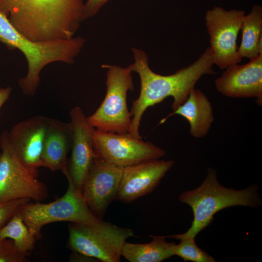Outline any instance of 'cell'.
<instances>
[{"mask_svg":"<svg viewBox=\"0 0 262 262\" xmlns=\"http://www.w3.org/2000/svg\"><path fill=\"white\" fill-rule=\"evenodd\" d=\"M134 62L128 67L137 73L141 82L138 98L132 102L130 111L131 119L129 134L141 139L139 128L143 115L150 106H154L168 97L173 98V111L187 98L199 79L205 74L215 73L210 47L195 62L174 74L162 75L153 72L148 65L147 54L143 50L131 48Z\"/></svg>","mask_w":262,"mask_h":262,"instance_id":"cell-1","label":"cell"},{"mask_svg":"<svg viewBox=\"0 0 262 262\" xmlns=\"http://www.w3.org/2000/svg\"><path fill=\"white\" fill-rule=\"evenodd\" d=\"M82 0H0V12L35 42L73 37L82 21Z\"/></svg>","mask_w":262,"mask_h":262,"instance_id":"cell-2","label":"cell"},{"mask_svg":"<svg viewBox=\"0 0 262 262\" xmlns=\"http://www.w3.org/2000/svg\"><path fill=\"white\" fill-rule=\"evenodd\" d=\"M0 42L10 49H18L24 55L28 70L26 76L19 80L18 85L24 95L33 97L39 85L44 67L56 62L72 64L85 40L78 36L55 41L33 42L20 33L0 12Z\"/></svg>","mask_w":262,"mask_h":262,"instance_id":"cell-3","label":"cell"},{"mask_svg":"<svg viewBox=\"0 0 262 262\" xmlns=\"http://www.w3.org/2000/svg\"><path fill=\"white\" fill-rule=\"evenodd\" d=\"M179 200L191 207L194 219L186 232L167 236L178 240L195 238L211 223L215 213L225 208L235 206L257 207L262 204L256 186H250L241 190L225 187L218 182L216 173L212 169H209L204 180L199 187L183 192Z\"/></svg>","mask_w":262,"mask_h":262,"instance_id":"cell-4","label":"cell"},{"mask_svg":"<svg viewBox=\"0 0 262 262\" xmlns=\"http://www.w3.org/2000/svg\"><path fill=\"white\" fill-rule=\"evenodd\" d=\"M68 246L74 252L104 262H118L124 243L134 236L131 229L122 228L100 218L85 223H71Z\"/></svg>","mask_w":262,"mask_h":262,"instance_id":"cell-5","label":"cell"},{"mask_svg":"<svg viewBox=\"0 0 262 262\" xmlns=\"http://www.w3.org/2000/svg\"><path fill=\"white\" fill-rule=\"evenodd\" d=\"M107 68L106 93L97 110L87 116L88 123L103 132L128 133L131 116L127 106V94L133 90L132 72L128 67L103 65Z\"/></svg>","mask_w":262,"mask_h":262,"instance_id":"cell-6","label":"cell"},{"mask_svg":"<svg viewBox=\"0 0 262 262\" xmlns=\"http://www.w3.org/2000/svg\"><path fill=\"white\" fill-rule=\"evenodd\" d=\"M68 180L66 193L55 201L48 203L28 202L21 205L17 212L36 240L41 238L42 228L57 222L85 223L98 218L91 212L82 192Z\"/></svg>","mask_w":262,"mask_h":262,"instance_id":"cell-7","label":"cell"},{"mask_svg":"<svg viewBox=\"0 0 262 262\" xmlns=\"http://www.w3.org/2000/svg\"><path fill=\"white\" fill-rule=\"evenodd\" d=\"M0 202L21 198L41 201L48 196L47 186L38 179V170L24 165L12 147L8 132L0 135Z\"/></svg>","mask_w":262,"mask_h":262,"instance_id":"cell-8","label":"cell"},{"mask_svg":"<svg viewBox=\"0 0 262 262\" xmlns=\"http://www.w3.org/2000/svg\"><path fill=\"white\" fill-rule=\"evenodd\" d=\"M245 15L242 10H226L221 6H215L206 12L213 61L221 69L242 61L236 42Z\"/></svg>","mask_w":262,"mask_h":262,"instance_id":"cell-9","label":"cell"},{"mask_svg":"<svg viewBox=\"0 0 262 262\" xmlns=\"http://www.w3.org/2000/svg\"><path fill=\"white\" fill-rule=\"evenodd\" d=\"M93 142L97 156L123 168L159 159L166 154L164 150L151 142L133 137L129 133L103 132L95 129Z\"/></svg>","mask_w":262,"mask_h":262,"instance_id":"cell-10","label":"cell"},{"mask_svg":"<svg viewBox=\"0 0 262 262\" xmlns=\"http://www.w3.org/2000/svg\"><path fill=\"white\" fill-rule=\"evenodd\" d=\"M123 167L110 164L96 155L85 178L81 192L93 213L102 219L116 198Z\"/></svg>","mask_w":262,"mask_h":262,"instance_id":"cell-11","label":"cell"},{"mask_svg":"<svg viewBox=\"0 0 262 262\" xmlns=\"http://www.w3.org/2000/svg\"><path fill=\"white\" fill-rule=\"evenodd\" d=\"M70 117L72 141L71 157L67 165L68 175L66 177L81 191L85 178L96 156L93 142L95 128L88 123L87 116L79 106L71 110Z\"/></svg>","mask_w":262,"mask_h":262,"instance_id":"cell-12","label":"cell"},{"mask_svg":"<svg viewBox=\"0 0 262 262\" xmlns=\"http://www.w3.org/2000/svg\"><path fill=\"white\" fill-rule=\"evenodd\" d=\"M174 163L173 160L159 159L124 167L115 198L124 203H130L150 193Z\"/></svg>","mask_w":262,"mask_h":262,"instance_id":"cell-13","label":"cell"},{"mask_svg":"<svg viewBox=\"0 0 262 262\" xmlns=\"http://www.w3.org/2000/svg\"><path fill=\"white\" fill-rule=\"evenodd\" d=\"M48 117L35 115L15 124L8 132L10 143L21 162L29 168L43 167L41 156Z\"/></svg>","mask_w":262,"mask_h":262,"instance_id":"cell-14","label":"cell"},{"mask_svg":"<svg viewBox=\"0 0 262 262\" xmlns=\"http://www.w3.org/2000/svg\"><path fill=\"white\" fill-rule=\"evenodd\" d=\"M215 81L217 90L230 98H256L262 100V54L243 65L233 64Z\"/></svg>","mask_w":262,"mask_h":262,"instance_id":"cell-15","label":"cell"},{"mask_svg":"<svg viewBox=\"0 0 262 262\" xmlns=\"http://www.w3.org/2000/svg\"><path fill=\"white\" fill-rule=\"evenodd\" d=\"M72 141L70 122L49 118L41 156L43 167L52 171L60 170L67 177V155Z\"/></svg>","mask_w":262,"mask_h":262,"instance_id":"cell-16","label":"cell"},{"mask_svg":"<svg viewBox=\"0 0 262 262\" xmlns=\"http://www.w3.org/2000/svg\"><path fill=\"white\" fill-rule=\"evenodd\" d=\"M174 115L184 117L190 124V134L196 138H201L209 132L214 120L210 101L200 90L193 89L186 100L160 123Z\"/></svg>","mask_w":262,"mask_h":262,"instance_id":"cell-17","label":"cell"},{"mask_svg":"<svg viewBox=\"0 0 262 262\" xmlns=\"http://www.w3.org/2000/svg\"><path fill=\"white\" fill-rule=\"evenodd\" d=\"M152 240L146 244L126 242L121 255L130 262H160L173 255L175 243H168L165 236H151Z\"/></svg>","mask_w":262,"mask_h":262,"instance_id":"cell-18","label":"cell"},{"mask_svg":"<svg viewBox=\"0 0 262 262\" xmlns=\"http://www.w3.org/2000/svg\"><path fill=\"white\" fill-rule=\"evenodd\" d=\"M242 39L238 52L240 56L251 60L260 54L258 44L262 38V7L252 6L250 13L245 15L242 24Z\"/></svg>","mask_w":262,"mask_h":262,"instance_id":"cell-19","label":"cell"},{"mask_svg":"<svg viewBox=\"0 0 262 262\" xmlns=\"http://www.w3.org/2000/svg\"><path fill=\"white\" fill-rule=\"evenodd\" d=\"M11 239L18 250L27 256L37 240L17 212L0 228V239Z\"/></svg>","mask_w":262,"mask_h":262,"instance_id":"cell-20","label":"cell"},{"mask_svg":"<svg viewBox=\"0 0 262 262\" xmlns=\"http://www.w3.org/2000/svg\"><path fill=\"white\" fill-rule=\"evenodd\" d=\"M180 243L173 246V255L181 258L184 261L194 262H214L213 258L198 247L194 237L180 239Z\"/></svg>","mask_w":262,"mask_h":262,"instance_id":"cell-21","label":"cell"},{"mask_svg":"<svg viewBox=\"0 0 262 262\" xmlns=\"http://www.w3.org/2000/svg\"><path fill=\"white\" fill-rule=\"evenodd\" d=\"M27 256L18 250L11 239H0V262H26Z\"/></svg>","mask_w":262,"mask_h":262,"instance_id":"cell-22","label":"cell"},{"mask_svg":"<svg viewBox=\"0 0 262 262\" xmlns=\"http://www.w3.org/2000/svg\"><path fill=\"white\" fill-rule=\"evenodd\" d=\"M31 199L21 198L7 202H0V228L4 225L23 204Z\"/></svg>","mask_w":262,"mask_h":262,"instance_id":"cell-23","label":"cell"},{"mask_svg":"<svg viewBox=\"0 0 262 262\" xmlns=\"http://www.w3.org/2000/svg\"><path fill=\"white\" fill-rule=\"evenodd\" d=\"M110 0H87L84 3L82 20L96 15L103 5Z\"/></svg>","mask_w":262,"mask_h":262,"instance_id":"cell-24","label":"cell"},{"mask_svg":"<svg viewBox=\"0 0 262 262\" xmlns=\"http://www.w3.org/2000/svg\"><path fill=\"white\" fill-rule=\"evenodd\" d=\"M12 91V88L10 87L0 88V111L2 106L9 98Z\"/></svg>","mask_w":262,"mask_h":262,"instance_id":"cell-25","label":"cell"},{"mask_svg":"<svg viewBox=\"0 0 262 262\" xmlns=\"http://www.w3.org/2000/svg\"></svg>","mask_w":262,"mask_h":262,"instance_id":"cell-26","label":"cell"}]
</instances>
